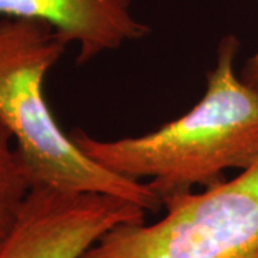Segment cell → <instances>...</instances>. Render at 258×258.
<instances>
[{
  "mask_svg": "<svg viewBox=\"0 0 258 258\" xmlns=\"http://www.w3.org/2000/svg\"><path fill=\"white\" fill-rule=\"evenodd\" d=\"M0 16L50 25L68 45H78V64L151 32L135 16L132 0H0Z\"/></svg>",
  "mask_w": 258,
  "mask_h": 258,
  "instance_id": "5b68a950",
  "label": "cell"
},
{
  "mask_svg": "<svg viewBox=\"0 0 258 258\" xmlns=\"http://www.w3.org/2000/svg\"><path fill=\"white\" fill-rule=\"evenodd\" d=\"M13 144L9 129L0 122V247L13 230L32 189L25 164Z\"/></svg>",
  "mask_w": 258,
  "mask_h": 258,
  "instance_id": "8992f818",
  "label": "cell"
},
{
  "mask_svg": "<svg viewBox=\"0 0 258 258\" xmlns=\"http://www.w3.org/2000/svg\"><path fill=\"white\" fill-rule=\"evenodd\" d=\"M238 50L237 36L222 37L201 101L157 131L101 141L75 129L71 138L86 157L113 174L132 181L149 178L147 184L161 204L195 185L221 182L228 168L247 169L258 161V92L235 74Z\"/></svg>",
  "mask_w": 258,
  "mask_h": 258,
  "instance_id": "6da1fadb",
  "label": "cell"
},
{
  "mask_svg": "<svg viewBox=\"0 0 258 258\" xmlns=\"http://www.w3.org/2000/svg\"><path fill=\"white\" fill-rule=\"evenodd\" d=\"M241 81L258 92V50L247 59L240 72Z\"/></svg>",
  "mask_w": 258,
  "mask_h": 258,
  "instance_id": "52a82bcc",
  "label": "cell"
},
{
  "mask_svg": "<svg viewBox=\"0 0 258 258\" xmlns=\"http://www.w3.org/2000/svg\"><path fill=\"white\" fill-rule=\"evenodd\" d=\"M66 47L55 29L42 20L0 19V122L15 139L32 188L108 194L158 211L162 204L147 182L93 162L52 115L43 81Z\"/></svg>",
  "mask_w": 258,
  "mask_h": 258,
  "instance_id": "7a4b0ae2",
  "label": "cell"
},
{
  "mask_svg": "<svg viewBox=\"0 0 258 258\" xmlns=\"http://www.w3.org/2000/svg\"><path fill=\"white\" fill-rule=\"evenodd\" d=\"M161 221L125 222L79 258H258V161L234 179L162 201Z\"/></svg>",
  "mask_w": 258,
  "mask_h": 258,
  "instance_id": "3957f363",
  "label": "cell"
},
{
  "mask_svg": "<svg viewBox=\"0 0 258 258\" xmlns=\"http://www.w3.org/2000/svg\"><path fill=\"white\" fill-rule=\"evenodd\" d=\"M145 212L108 194L33 186L0 247V258H79L113 227L144 222Z\"/></svg>",
  "mask_w": 258,
  "mask_h": 258,
  "instance_id": "277c9868",
  "label": "cell"
}]
</instances>
